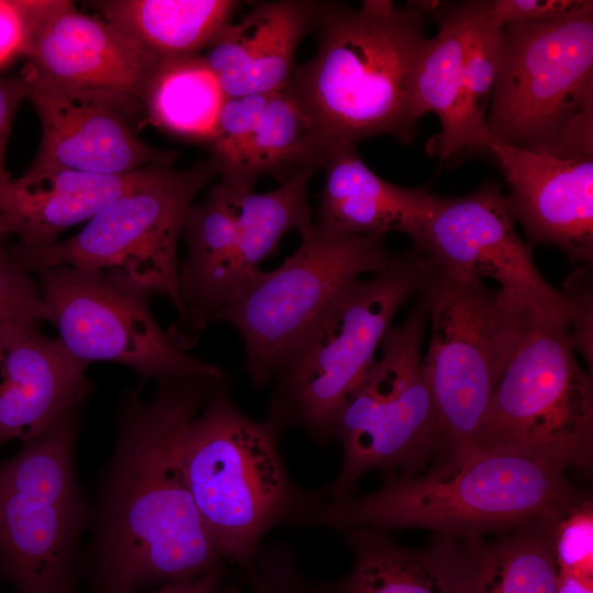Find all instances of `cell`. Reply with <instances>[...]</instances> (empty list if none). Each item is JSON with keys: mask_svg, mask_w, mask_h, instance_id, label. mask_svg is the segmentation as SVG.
<instances>
[{"mask_svg": "<svg viewBox=\"0 0 593 593\" xmlns=\"http://www.w3.org/2000/svg\"><path fill=\"white\" fill-rule=\"evenodd\" d=\"M88 363L41 326L0 346V445L41 437L80 415L93 389Z\"/></svg>", "mask_w": 593, "mask_h": 593, "instance_id": "ac0fdd59", "label": "cell"}, {"mask_svg": "<svg viewBox=\"0 0 593 593\" xmlns=\"http://www.w3.org/2000/svg\"><path fill=\"white\" fill-rule=\"evenodd\" d=\"M164 166H149L120 175L75 170L24 174L13 180V193L4 212L11 235L20 245L41 247L58 235L89 221L123 194L148 182Z\"/></svg>", "mask_w": 593, "mask_h": 593, "instance_id": "7402d4cb", "label": "cell"}, {"mask_svg": "<svg viewBox=\"0 0 593 593\" xmlns=\"http://www.w3.org/2000/svg\"><path fill=\"white\" fill-rule=\"evenodd\" d=\"M26 96L27 85L21 74L0 77V212L5 211L13 193V180L5 170V150L14 115Z\"/></svg>", "mask_w": 593, "mask_h": 593, "instance_id": "e575fe53", "label": "cell"}, {"mask_svg": "<svg viewBox=\"0 0 593 593\" xmlns=\"http://www.w3.org/2000/svg\"><path fill=\"white\" fill-rule=\"evenodd\" d=\"M574 350L564 321L534 318L468 445L591 468L593 385Z\"/></svg>", "mask_w": 593, "mask_h": 593, "instance_id": "8992f818", "label": "cell"}, {"mask_svg": "<svg viewBox=\"0 0 593 593\" xmlns=\"http://www.w3.org/2000/svg\"><path fill=\"white\" fill-rule=\"evenodd\" d=\"M557 593H593V578L558 571Z\"/></svg>", "mask_w": 593, "mask_h": 593, "instance_id": "74e56055", "label": "cell"}, {"mask_svg": "<svg viewBox=\"0 0 593 593\" xmlns=\"http://www.w3.org/2000/svg\"><path fill=\"white\" fill-rule=\"evenodd\" d=\"M578 0H489L488 12L500 26L521 20L557 16L570 11Z\"/></svg>", "mask_w": 593, "mask_h": 593, "instance_id": "d590c367", "label": "cell"}, {"mask_svg": "<svg viewBox=\"0 0 593 593\" xmlns=\"http://www.w3.org/2000/svg\"><path fill=\"white\" fill-rule=\"evenodd\" d=\"M21 72L48 83L130 96L141 102L160 59L72 1L53 0L32 32Z\"/></svg>", "mask_w": 593, "mask_h": 593, "instance_id": "e0dca14e", "label": "cell"}, {"mask_svg": "<svg viewBox=\"0 0 593 593\" xmlns=\"http://www.w3.org/2000/svg\"><path fill=\"white\" fill-rule=\"evenodd\" d=\"M342 532L353 553L351 569L340 579L313 583L314 593H455L441 538L411 549L376 528Z\"/></svg>", "mask_w": 593, "mask_h": 593, "instance_id": "cb8c5ba5", "label": "cell"}, {"mask_svg": "<svg viewBox=\"0 0 593 593\" xmlns=\"http://www.w3.org/2000/svg\"><path fill=\"white\" fill-rule=\"evenodd\" d=\"M268 418L244 413L225 377L212 383L183 444L187 483L220 556L249 578L265 536L280 526L309 527L326 501L291 477Z\"/></svg>", "mask_w": 593, "mask_h": 593, "instance_id": "277c9868", "label": "cell"}, {"mask_svg": "<svg viewBox=\"0 0 593 593\" xmlns=\"http://www.w3.org/2000/svg\"><path fill=\"white\" fill-rule=\"evenodd\" d=\"M215 177L210 159L180 171L165 167L105 206L74 236L41 247L14 244L12 254L31 275L59 266L119 268L167 296L180 321L177 245L187 210Z\"/></svg>", "mask_w": 593, "mask_h": 593, "instance_id": "4fadbf2b", "label": "cell"}, {"mask_svg": "<svg viewBox=\"0 0 593 593\" xmlns=\"http://www.w3.org/2000/svg\"><path fill=\"white\" fill-rule=\"evenodd\" d=\"M427 320L421 296L405 322L388 331L381 357L339 410L333 440L342 446V465L322 489L326 500L351 494L359 479L374 469L416 474L439 450L437 414L423 368Z\"/></svg>", "mask_w": 593, "mask_h": 593, "instance_id": "9c48e42d", "label": "cell"}, {"mask_svg": "<svg viewBox=\"0 0 593 593\" xmlns=\"http://www.w3.org/2000/svg\"><path fill=\"white\" fill-rule=\"evenodd\" d=\"M578 497L558 467L467 445L445 454L425 474L388 471L373 492L326 500L309 527L425 528L467 538L507 533Z\"/></svg>", "mask_w": 593, "mask_h": 593, "instance_id": "3957f363", "label": "cell"}, {"mask_svg": "<svg viewBox=\"0 0 593 593\" xmlns=\"http://www.w3.org/2000/svg\"><path fill=\"white\" fill-rule=\"evenodd\" d=\"M239 4L233 0L91 2L100 18L157 59L199 55L231 22Z\"/></svg>", "mask_w": 593, "mask_h": 593, "instance_id": "d4e9b609", "label": "cell"}, {"mask_svg": "<svg viewBox=\"0 0 593 593\" xmlns=\"http://www.w3.org/2000/svg\"><path fill=\"white\" fill-rule=\"evenodd\" d=\"M325 154L309 115L286 87L268 97L246 149L234 193L250 192L265 175L283 182L300 169L321 167Z\"/></svg>", "mask_w": 593, "mask_h": 593, "instance_id": "4316f807", "label": "cell"}, {"mask_svg": "<svg viewBox=\"0 0 593 593\" xmlns=\"http://www.w3.org/2000/svg\"><path fill=\"white\" fill-rule=\"evenodd\" d=\"M46 317L37 281L16 262L7 238H0V346Z\"/></svg>", "mask_w": 593, "mask_h": 593, "instance_id": "f546056e", "label": "cell"}, {"mask_svg": "<svg viewBox=\"0 0 593 593\" xmlns=\"http://www.w3.org/2000/svg\"><path fill=\"white\" fill-rule=\"evenodd\" d=\"M429 271L425 254L413 247L392 255L370 279H356L339 291L276 377L266 418L281 432L301 428L318 446L328 445L339 410Z\"/></svg>", "mask_w": 593, "mask_h": 593, "instance_id": "5b68a950", "label": "cell"}, {"mask_svg": "<svg viewBox=\"0 0 593 593\" xmlns=\"http://www.w3.org/2000/svg\"><path fill=\"white\" fill-rule=\"evenodd\" d=\"M158 382L121 400L118 438L101 494L91 572L103 593L191 580L225 564L191 496L184 469L188 426L213 382Z\"/></svg>", "mask_w": 593, "mask_h": 593, "instance_id": "6da1fadb", "label": "cell"}, {"mask_svg": "<svg viewBox=\"0 0 593 593\" xmlns=\"http://www.w3.org/2000/svg\"><path fill=\"white\" fill-rule=\"evenodd\" d=\"M488 152L508 184L513 216L532 242L592 266L593 114L548 144L522 148L492 141Z\"/></svg>", "mask_w": 593, "mask_h": 593, "instance_id": "9a60e30c", "label": "cell"}, {"mask_svg": "<svg viewBox=\"0 0 593 593\" xmlns=\"http://www.w3.org/2000/svg\"><path fill=\"white\" fill-rule=\"evenodd\" d=\"M226 98L199 54L160 59L141 103L153 124L181 137L210 143Z\"/></svg>", "mask_w": 593, "mask_h": 593, "instance_id": "484cf974", "label": "cell"}, {"mask_svg": "<svg viewBox=\"0 0 593 593\" xmlns=\"http://www.w3.org/2000/svg\"><path fill=\"white\" fill-rule=\"evenodd\" d=\"M315 5L304 0L259 2L216 34L201 56L226 97L270 94L287 87Z\"/></svg>", "mask_w": 593, "mask_h": 593, "instance_id": "d6986e66", "label": "cell"}, {"mask_svg": "<svg viewBox=\"0 0 593 593\" xmlns=\"http://www.w3.org/2000/svg\"><path fill=\"white\" fill-rule=\"evenodd\" d=\"M135 593V592H127ZM153 593H242L237 582L230 578L224 566L202 577L171 582Z\"/></svg>", "mask_w": 593, "mask_h": 593, "instance_id": "8d00e7d4", "label": "cell"}, {"mask_svg": "<svg viewBox=\"0 0 593 593\" xmlns=\"http://www.w3.org/2000/svg\"><path fill=\"white\" fill-rule=\"evenodd\" d=\"M46 321L77 358L112 361L142 381L183 377L222 379L220 366L189 354L150 310L157 291L119 268L59 266L36 273Z\"/></svg>", "mask_w": 593, "mask_h": 593, "instance_id": "7c38bea8", "label": "cell"}, {"mask_svg": "<svg viewBox=\"0 0 593 593\" xmlns=\"http://www.w3.org/2000/svg\"><path fill=\"white\" fill-rule=\"evenodd\" d=\"M246 580L250 584L249 593H314L294 548L279 541L261 544L255 570Z\"/></svg>", "mask_w": 593, "mask_h": 593, "instance_id": "1f68e13d", "label": "cell"}, {"mask_svg": "<svg viewBox=\"0 0 593 593\" xmlns=\"http://www.w3.org/2000/svg\"><path fill=\"white\" fill-rule=\"evenodd\" d=\"M435 2L365 0L358 9L316 2V53L296 66L287 88L326 153L378 135L414 138L413 80Z\"/></svg>", "mask_w": 593, "mask_h": 593, "instance_id": "7a4b0ae2", "label": "cell"}, {"mask_svg": "<svg viewBox=\"0 0 593 593\" xmlns=\"http://www.w3.org/2000/svg\"><path fill=\"white\" fill-rule=\"evenodd\" d=\"M502 37L503 26L495 24L489 15L486 1H469L462 66L465 91L473 114L484 124L499 67Z\"/></svg>", "mask_w": 593, "mask_h": 593, "instance_id": "83f0119b", "label": "cell"}, {"mask_svg": "<svg viewBox=\"0 0 593 593\" xmlns=\"http://www.w3.org/2000/svg\"><path fill=\"white\" fill-rule=\"evenodd\" d=\"M556 513L524 523L492 541L483 536H438L446 548L455 593H557L551 534Z\"/></svg>", "mask_w": 593, "mask_h": 593, "instance_id": "603a6c76", "label": "cell"}, {"mask_svg": "<svg viewBox=\"0 0 593 593\" xmlns=\"http://www.w3.org/2000/svg\"><path fill=\"white\" fill-rule=\"evenodd\" d=\"M325 182L317 216L321 223L359 235H407L417 247L434 193L429 186L404 188L376 175L356 146L329 149L322 163Z\"/></svg>", "mask_w": 593, "mask_h": 593, "instance_id": "44dd1931", "label": "cell"}, {"mask_svg": "<svg viewBox=\"0 0 593 593\" xmlns=\"http://www.w3.org/2000/svg\"><path fill=\"white\" fill-rule=\"evenodd\" d=\"M561 294L567 310V332L574 349H579L592 367V276L586 266L575 270L564 282Z\"/></svg>", "mask_w": 593, "mask_h": 593, "instance_id": "836d02e7", "label": "cell"}, {"mask_svg": "<svg viewBox=\"0 0 593 593\" xmlns=\"http://www.w3.org/2000/svg\"><path fill=\"white\" fill-rule=\"evenodd\" d=\"M437 33L428 37L419 56L412 91L413 113L418 120L434 112L440 132L427 145L441 161L466 150L486 149L492 142L486 124L469 107L463 80V56L469 1H437L428 12Z\"/></svg>", "mask_w": 593, "mask_h": 593, "instance_id": "ffe728a7", "label": "cell"}, {"mask_svg": "<svg viewBox=\"0 0 593 593\" xmlns=\"http://www.w3.org/2000/svg\"><path fill=\"white\" fill-rule=\"evenodd\" d=\"M593 113V2L503 25L486 113L493 142L533 148Z\"/></svg>", "mask_w": 593, "mask_h": 593, "instance_id": "30bf717a", "label": "cell"}, {"mask_svg": "<svg viewBox=\"0 0 593 593\" xmlns=\"http://www.w3.org/2000/svg\"><path fill=\"white\" fill-rule=\"evenodd\" d=\"M296 250L272 271H260L215 316L244 344L243 369L255 389L273 382L323 310L350 282L378 273L392 258L384 236L359 235L324 223L298 230Z\"/></svg>", "mask_w": 593, "mask_h": 593, "instance_id": "52a82bcc", "label": "cell"}, {"mask_svg": "<svg viewBox=\"0 0 593 593\" xmlns=\"http://www.w3.org/2000/svg\"><path fill=\"white\" fill-rule=\"evenodd\" d=\"M414 248L437 269L495 280L513 304L536 318L567 323L561 292L538 271L533 244L518 236L507 197L494 182L463 197L434 195Z\"/></svg>", "mask_w": 593, "mask_h": 593, "instance_id": "5bb4252c", "label": "cell"}, {"mask_svg": "<svg viewBox=\"0 0 593 593\" xmlns=\"http://www.w3.org/2000/svg\"><path fill=\"white\" fill-rule=\"evenodd\" d=\"M20 74L42 126L38 150L24 174L75 170L120 175L149 166L171 167L178 157V152L156 148L137 136L131 115L144 110L138 100L61 87Z\"/></svg>", "mask_w": 593, "mask_h": 593, "instance_id": "2e32d148", "label": "cell"}, {"mask_svg": "<svg viewBox=\"0 0 593 593\" xmlns=\"http://www.w3.org/2000/svg\"><path fill=\"white\" fill-rule=\"evenodd\" d=\"M79 415L0 462V573L18 593H74L72 558L92 512L75 475Z\"/></svg>", "mask_w": 593, "mask_h": 593, "instance_id": "8fae6325", "label": "cell"}, {"mask_svg": "<svg viewBox=\"0 0 593 593\" xmlns=\"http://www.w3.org/2000/svg\"><path fill=\"white\" fill-rule=\"evenodd\" d=\"M270 94L227 97L220 110L209 143L210 160L220 183L232 192L236 191L246 149Z\"/></svg>", "mask_w": 593, "mask_h": 593, "instance_id": "f1b7e54d", "label": "cell"}, {"mask_svg": "<svg viewBox=\"0 0 593 593\" xmlns=\"http://www.w3.org/2000/svg\"><path fill=\"white\" fill-rule=\"evenodd\" d=\"M53 0H0V67L23 57L31 35Z\"/></svg>", "mask_w": 593, "mask_h": 593, "instance_id": "d6a6232c", "label": "cell"}, {"mask_svg": "<svg viewBox=\"0 0 593 593\" xmlns=\"http://www.w3.org/2000/svg\"><path fill=\"white\" fill-rule=\"evenodd\" d=\"M419 295L432 324L423 368L445 455L472 439L516 345L536 317L483 280L432 265Z\"/></svg>", "mask_w": 593, "mask_h": 593, "instance_id": "ba28073f", "label": "cell"}, {"mask_svg": "<svg viewBox=\"0 0 593 593\" xmlns=\"http://www.w3.org/2000/svg\"><path fill=\"white\" fill-rule=\"evenodd\" d=\"M11 235L10 224L5 216L0 214V238H8Z\"/></svg>", "mask_w": 593, "mask_h": 593, "instance_id": "f35d334b", "label": "cell"}, {"mask_svg": "<svg viewBox=\"0 0 593 593\" xmlns=\"http://www.w3.org/2000/svg\"><path fill=\"white\" fill-rule=\"evenodd\" d=\"M558 571L593 578V506L580 496L552 517Z\"/></svg>", "mask_w": 593, "mask_h": 593, "instance_id": "4dcf8cb0", "label": "cell"}]
</instances>
